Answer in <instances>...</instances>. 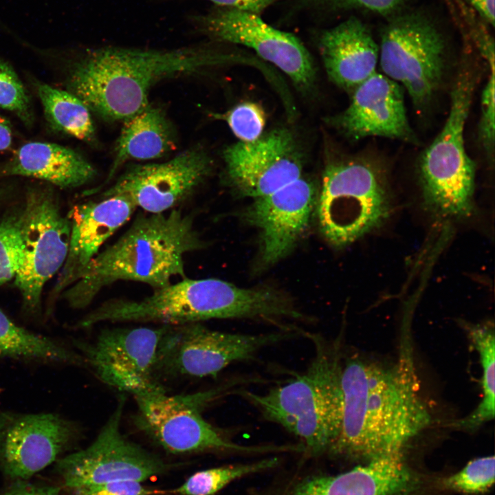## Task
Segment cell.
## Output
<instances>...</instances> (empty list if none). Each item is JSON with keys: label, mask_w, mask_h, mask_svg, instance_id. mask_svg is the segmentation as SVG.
I'll list each match as a JSON object with an SVG mask.
<instances>
[{"label": "cell", "mask_w": 495, "mask_h": 495, "mask_svg": "<svg viewBox=\"0 0 495 495\" xmlns=\"http://www.w3.org/2000/svg\"><path fill=\"white\" fill-rule=\"evenodd\" d=\"M418 487L419 479L399 452L338 474L296 470L250 495H413Z\"/></svg>", "instance_id": "obj_15"}, {"label": "cell", "mask_w": 495, "mask_h": 495, "mask_svg": "<svg viewBox=\"0 0 495 495\" xmlns=\"http://www.w3.org/2000/svg\"><path fill=\"white\" fill-rule=\"evenodd\" d=\"M412 0H303L310 6L366 10L386 19L406 9Z\"/></svg>", "instance_id": "obj_34"}, {"label": "cell", "mask_w": 495, "mask_h": 495, "mask_svg": "<svg viewBox=\"0 0 495 495\" xmlns=\"http://www.w3.org/2000/svg\"><path fill=\"white\" fill-rule=\"evenodd\" d=\"M21 256L20 213L0 221V285L15 277Z\"/></svg>", "instance_id": "obj_31"}, {"label": "cell", "mask_w": 495, "mask_h": 495, "mask_svg": "<svg viewBox=\"0 0 495 495\" xmlns=\"http://www.w3.org/2000/svg\"><path fill=\"white\" fill-rule=\"evenodd\" d=\"M239 383L186 395H168L165 390L135 396L138 428L173 454L228 452L242 454L290 452L292 446H245L233 442L208 422L201 415L206 404L227 392L235 390Z\"/></svg>", "instance_id": "obj_7"}, {"label": "cell", "mask_w": 495, "mask_h": 495, "mask_svg": "<svg viewBox=\"0 0 495 495\" xmlns=\"http://www.w3.org/2000/svg\"><path fill=\"white\" fill-rule=\"evenodd\" d=\"M300 331L278 330L243 334L210 329L201 322L167 324L159 344L155 375L215 377L232 363L253 360L265 347L301 336Z\"/></svg>", "instance_id": "obj_10"}, {"label": "cell", "mask_w": 495, "mask_h": 495, "mask_svg": "<svg viewBox=\"0 0 495 495\" xmlns=\"http://www.w3.org/2000/svg\"><path fill=\"white\" fill-rule=\"evenodd\" d=\"M494 456L472 460L458 472L443 478L441 485L465 494L484 493L494 483Z\"/></svg>", "instance_id": "obj_30"}, {"label": "cell", "mask_w": 495, "mask_h": 495, "mask_svg": "<svg viewBox=\"0 0 495 495\" xmlns=\"http://www.w3.org/2000/svg\"><path fill=\"white\" fill-rule=\"evenodd\" d=\"M347 138L382 137L414 142L403 87L375 72L353 91L349 107L331 121Z\"/></svg>", "instance_id": "obj_19"}, {"label": "cell", "mask_w": 495, "mask_h": 495, "mask_svg": "<svg viewBox=\"0 0 495 495\" xmlns=\"http://www.w3.org/2000/svg\"><path fill=\"white\" fill-rule=\"evenodd\" d=\"M72 495H157L168 494L166 490L146 487L142 482L118 481L81 487L70 492Z\"/></svg>", "instance_id": "obj_35"}, {"label": "cell", "mask_w": 495, "mask_h": 495, "mask_svg": "<svg viewBox=\"0 0 495 495\" xmlns=\"http://www.w3.org/2000/svg\"><path fill=\"white\" fill-rule=\"evenodd\" d=\"M245 59L243 54L199 46L87 49L69 64L65 85L103 119L125 121L148 104V91L158 81Z\"/></svg>", "instance_id": "obj_2"}, {"label": "cell", "mask_w": 495, "mask_h": 495, "mask_svg": "<svg viewBox=\"0 0 495 495\" xmlns=\"http://www.w3.org/2000/svg\"><path fill=\"white\" fill-rule=\"evenodd\" d=\"M25 204L20 213L21 256L14 284L24 309L35 314L41 309L44 285L65 262L71 226L49 188H31Z\"/></svg>", "instance_id": "obj_11"}, {"label": "cell", "mask_w": 495, "mask_h": 495, "mask_svg": "<svg viewBox=\"0 0 495 495\" xmlns=\"http://www.w3.org/2000/svg\"><path fill=\"white\" fill-rule=\"evenodd\" d=\"M318 47L329 79L353 92L376 72L379 46L368 26L351 16L319 35Z\"/></svg>", "instance_id": "obj_22"}, {"label": "cell", "mask_w": 495, "mask_h": 495, "mask_svg": "<svg viewBox=\"0 0 495 495\" xmlns=\"http://www.w3.org/2000/svg\"><path fill=\"white\" fill-rule=\"evenodd\" d=\"M316 201L314 184L301 177L255 198L246 217L261 231L265 264H273L291 251L308 226Z\"/></svg>", "instance_id": "obj_20"}, {"label": "cell", "mask_w": 495, "mask_h": 495, "mask_svg": "<svg viewBox=\"0 0 495 495\" xmlns=\"http://www.w3.org/2000/svg\"><path fill=\"white\" fill-rule=\"evenodd\" d=\"M223 116L241 142L254 141L262 135L265 117L258 104L249 102L239 104Z\"/></svg>", "instance_id": "obj_32"}, {"label": "cell", "mask_w": 495, "mask_h": 495, "mask_svg": "<svg viewBox=\"0 0 495 495\" xmlns=\"http://www.w3.org/2000/svg\"><path fill=\"white\" fill-rule=\"evenodd\" d=\"M14 142V131L10 122L0 116V152L9 151Z\"/></svg>", "instance_id": "obj_38"}, {"label": "cell", "mask_w": 495, "mask_h": 495, "mask_svg": "<svg viewBox=\"0 0 495 495\" xmlns=\"http://www.w3.org/2000/svg\"><path fill=\"white\" fill-rule=\"evenodd\" d=\"M190 22L197 32L214 41L252 49L287 74L301 92L314 88L316 70L309 51L296 36L267 24L258 14L216 6L190 16Z\"/></svg>", "instance_id": "obj_12"}, {"label": "cell", "mask_w": 495, "mask_h": 495, "mask_svg": "<svg viewBox=\"0 0 495 495\" xmlns=\"http://www.w3.org/2000/svg\"><path fill=\"white\" fill-rule=\"evenodd\" d=\"M315 352L307 368L267 392L238 388L235 393L255 406L267 420L296 436L308 456L327 454L340 428L342 362L338 347L319 335L305 332Z\"/></svg>", "instance_id": "obj_5"}, {"label": "cell", "mask_w": 495, "mask_h": 495, "mask_svg": "<svg viewBox=\"0 0 495 495\" xmlns=\"http://www.w3.org/2000/svg\"><path fill=\"white\" fill-rule=\"evenodd\" d=\"M0 173L4 176L38 179L62 188L81 186L96 175L94 167L76 151L45 142H30L21 146Z\"/></svg>", "instance_id": "obj_23"}, {"label": "cell", "mask_w": 495, "mask_h": 495, "mask_svg": "<svg viewBox=\"0 0 495 495\" xmlns=\"http://www.w3.org/2000/svg\"><path fill=\"white\" fill-rule=\"evenodd\" d=\"M166 327L104 329L94 342L75 345L100 381L135 397L165 390L155 378V366Z\"/></svg>", "instance_id": "obj_14"}, {"label": "cell", "mask_w": 495, "mask_h": 495, "mask_svg": "<svg viewBox=\"0 0 495 495\" xmlns=\"http://www.w3.org/2000/svg\"><path fill=\"white\" fill-rule=\"evenodd\" d=\"M192 214L176 208L139 214L114 243L98 252L60 297L74 309L87 307L100 290L118 280L154 289L185 278L184 256L204 247Z\"/></svg>", "instance_id": "obj_3"}, {"label": "cell", "mask_w": 495, "mask_h": 495, "mask_svg": "<svg viewBox=\"0 0 495 495\" xmlns=\"http://www.w3.org/2000/svg\"><path fill=\"white\" fill-rule=\"evenodd\" d=\"M294 312L292 300L270 287L241 288L217 279H190L154 289L139 300L113 298L76 324L87 329L111 322H153L177 325L211 319L250 318L279 326Z\"/></svg>", "instance_id": "obj_4"}, {"label": "cell", "mask_w": 495, "mask_h": 495, "mask_svg": "<svg viewBox=\"0 0 495 495\" xmlns=\"http://www.w3.org/2000/svg\"><path fill=\"white\" fill-rule=\"evenodd\" d=\"M16 495H36V494H16Z\"/></svg>", "instance_id": "obj_39"}, {"label": "cell", "mask_w": 495, "mask_h": 495, "mask_svg": "<svg viewBox=\"0 0 495 495\" xmlns=\"http://www.w3.org/2000/svg\"><path fill=\"white\" fill-rule=\"evenodd\" d=\"M378 46L383 74L404 88L417 108L426 106L446 67L448 42L439 24L423 11L406 9L387 18Z\"/></svg>", "instance_id": "obj_9"}, {"label": "cell", "mask_w": 495, "mask_h": 495, "mask_svg": "<svg viewBox=\"0 0 495 495\" xmlns=\"http://www.w3.org/2000/svg\"><path fill=\"white\" fill-rule=\"evenodd\" d=\"M135 205L122 195L103 197L75 206L68 215L69 251L51 297L55 299L72 285L103 243L134 213Z\"/></svg>", "instance_id": "obj_21"}, {"label": "cell", "mask_w": 495, "mask_h": 495, "mask_svg": "<svg viewBox=\"0 0 495 495\" xmlns=\"http://www.w3.org/2000/svg\"><path fill=\"white\" fill-rule=\"evenodd\" d=\"M0 108L15 115L26 126L34 121L29 94L11 65L0 58Z\"/></svg>", "instance_id": "obj_29"}, {"label": "cell", "mask_w": 495, "mask_h": 495, "mask_svg": "<svg viewBox=\"0 0 495 495\" xmlns=\"http://www.w3.org/2000/svg\"><path fill=\"white\" fill-rule=\"evenodd\" d=\"M212 166L204 148H191L164 162L131 166L102 196L122 195L150 214L166 212L192 195Z\"/></svg>", "instance_id": "obj_17"}, {"label": "cell", "mask_w": 495, "mask_h": 495, "mask_svg": "<svg viewBox=\"0 0 495 495\" xmlns=\"http://www.w3.org/2000/svg\"><path fill=\"white\" fill-rule=\"evenodd\" d=\"M32 84L51 128L86 142L94 141L96 131L90 110L80 99L38 80Z\"/></svg>", "instance_id": "obj_26"}, {"label": "cell", "mask_w": 495, "mask_h": 495, "mask_svg": "<svg viewBox=\"0 0 495 495\" xmlns=\"http://www.w3.org/2000/svg\"><path fill=\"white\" fill-rule=\"evenodd\" d=\"M466 1L484 22L494 27V0Z\"/></svg>", "instance_id": "obj_37"}, {"label": "cell", "mask_w": 495, "mask_h": 495, "mask_svg": "<svg viewBox=\"0 0 495 495\" xmlns=\"http://www.w3.org/2000/svg\"><path fill=\"white\" fill-rule=\"evenodd\" d=\"M124 403L125 398L121 396L114 411L88 447L59 461V473L69 492L118 481L143 482L167 470V465L159 457L122 433Z\"/></svg>", "instance_id": "obj_13"}, {"label": "cell", "mask_w": 495, "mask_h": 495, "mask_svg": "<svg viewBox=\"0 0 495 495\" xmlns=\"http://www.w3.org/2000/svg\"><path fill=\"white\" fill-rule=\"evenodd\" d=\"M227 179L241 195L254 198L274 192L301 176L302 155L293 134L274 129L223 153Z\"/></svg>", "instance_id": "obj_18"}, {"label": "cell", "mask_w": 495, "mask_h": 495, "mask_svg": "<svg viewBox=\"0 0 495 495\" xmlns=\"http://www.w3.org/2000/svg\"><path fill=\"white\" fill-rule=\"evenodd\" d=\"M401 352L392 366L358 358L342 362L341 424L328 454L366 462L402 452L430 425L408 346Z\"/></svg>", "instance_id": "obj_1"}, {"label": "cell", "mask_w": 495, "mask_h": 495, "mask_svg": "<svg viewBox=\"0 0 495 495\" xmlns=\"http://www.w3.org/2000/svg\"><path fill=\"white\" fill-rule=\"evenodd\" d=\"M475 82L472 68L461 67L450 91L446 122L419 162L425 203L442 217H465L473 208L476 166L467 153L464 131Z\"/></svg>", "instance_id": "obj_6"}, {"label": "cell", "mask_w": 495, "mask_h": 495, "mask_svg": "<svg viewBox=\"0 0 495 495\" xmlns=\"http://www.w3.org/2000/svg\"><path fill=\"white\" fill-rule=\"evenodd\" d=\"M490 70L481 95V116L479 123V138L490 160L494 151L495 82L494 56L485 58Z\"/></svg>", "instance_id": "obj_33"}, {"label": "cell", "mask_w": 495, "mask_h": 495, "mask_svg": "<svg viewBox=\"0 0 495 495\" xmlns=\"http://www.w3.org/2000/svg\"><path fill=\"white\" fill-rule=\"evenodd\" d=\"M0 358L85 366L79 353L13 322L0 310Z\"/></svg>", "instance_id": "obj_25"}, {"label": "cell", "mask_w": 495, "mask_h": 495, "mask_svg": "<svg viewBox=\"0 0 495 495\" xmlns=\"http://www.w3.org/2000/svg\"><path fill=\"white\" fill-rule=\"evenodd\" d=\"M322 232L332 245H349L379 228L390 212L380 169L362 160L340 162L324 170L318 200Z\"/></svg>", "instance_id": "obj_8"}, {"label": "cell", "mask_w": 495, "mask_h": 495, "mask_svg": "<svg viewBox=\"0 0 495 495\" xmlns=\"http://www.w3.org/2000/svg\"><path fill=\"white\" fill-rule=\"evenodd\" d=\"M466 330L479 355L483 371V398L472 413L454 425L463 429H474L494 417L495 336L494 326L490 324H466Z\"/></svg>", "instance_id": "obj_27"}, {"label": "cell", "mask_w": 495, "mask_h": 495, "mask_svg": "<svg viewBox=\"0 0 495 495\" xmlns=\"http://www.w3.org/2000/svg\"><path fill=\"white\" fill-rule=\"evenodd\" d=\"M175 144V135L164 113L148 104L124 121L107 181L125 162L161 157L171 151Z\"/></svg>", "instance_id": "obj_24"}, {"label": "cell", "mask_w": 495, "mask_h": 495, "mask_svg": "<svg viewBox=\"0 0 495 495\" xmlns=\"http://www.w3.org/2000/svg\"><path fill=\"white\" fill-rule=\"evenodd\" d=\"M218 7L233 8L249 12L256 14H261L277 0H208Z\"/></svg>", "instance_id": "obj_36"}, {"label": "cell", "mask_w": 495, "mask_h": 495, "mask_svg": "<svg viewBox=\"0 0 495 495\" xmlns=\"http://www.w3.org/2000/svg\"><path fill=\"white\" fill-rule=\"evenodd\" d=\"M80 434L76 422L59 415L0 412V471L28 478L55 461Z\"/></svg>", "instance_id": "obj_16"}, {"label": "cell", "mask_w": 495, "mask_h": 495, "mask_svg": "<svg viewBox=\"0 0 495 495\" xmlns=\"http://www.w3.org/2000/svg\"><path fill=\"white\" fill-rule=\"evenodd\" d=\"M282 459L277 456L256 461L232 464L197 472L179 487L168 493L177 495H213L231 482L244 476L278 467Z\"/></svg>", "instance_id": "obj_28"}]
</instances>
